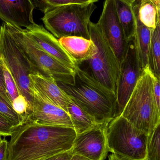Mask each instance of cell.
<instances>
[{"label":"cell","mask_w":160,"mask_h":160,"mask_svg":"<svg viewBox=\"0 0 160 160\" xmlns=\"http://www.w3.org/2000/svg\"><path fill=\"white\" fill-rule=\"evenodd\" d=\"M31 0H0V19L6 23L25 28L35 23Z\"/></svg>","instance_id":"5bb4252c"},{"label":"cell","mask_w":160,"mask_h":160,"mask_svg":"<svg viewBox=\"0 0 160 160\" xmlns=\"http://www.w3.org/2000/svg\"><path fill=\"white\" fill-rule=\"evenodd\" d=\"M107 125H98L77 134L71 150L74 155L89 160H105L109 152L106 138Z\"/></svg>","instance_id":"8fae6325"},{"label":"cell","mask_w":160,"mask_h":160,"mask_svg":"<svg viewBox=\"0 0 160 160\" xmlns=\"http://www.w3.org/2000/svg\"><path fill=\"white\" fill-rule=\"evenodd\" d=\"M0 95L6 100L8 102L11 103L6 90L5 85L4 79L3 74V69L0 64Z\"/></svg>","instance_id":"f546056e"},{"label":"cell","mask_w":160,"mask_h":160,"mask_svg":"<svg viewBox=\"0 0 160 160\" xmlns=\"http://www.w3.org/2000/svg\"><path fill=\"white\" fill-rule=\"evenodd\" d=\"M58 40L77 65L91 59L96 52L95 45L91 39L71 36L61 38Z\"/></svg>","instance_id":"2e32d148"},{"label":"cell","mask_w":160,"mask_h":160,"mask_svg":"<svg viewBox=\"0 0 160 160\" xmlns=\"http://www.w3.org/2000/svg\"><path fill=\"white\" fill-rule=\"evenodd\" d=\"M0 64L3 69L7 94L12 104L13 101L21 95L20 93L10 70L1 57H0Z\"/></svg>","instance_id":"cb8c5ba5"},{"label":"cell","mask_w":160,"mask_h":160,"mask_svg":"<svg viewBox=\"0 0 160 160\" xmlns=\"http://www.w3.org/2000/svg\"><path fill=\"white\" fill-rule=\"evenodd\" d=\"M160 79L156 76H153V85H154V92L156 98V102L159 108H160Z\"/></svg>","instance_id":"f1b7e54d"},{"label":"cell","mask_w":160,"mask_h":160,"mask_svg":"<svg viewBox=\"0 0 160 160\" xmlns=\"http://www.w3.org/2000/svg\"><path fill=\"white\" fill-rule=\"evenodd\" d=\"M146 160H160V125L148 135Z\"/></svg>","instance_id":"603a6c76"},{"label":"cell","mask_w":160,"mask_h":160,"mask_svg":"<svg viewBox=\"0 0 160 160\" xmlns=\"http://www.w3.org/2000/svg\"><path fill=\"white\" fill-rule=\"evenodd\" d=\"M76 135L70 127L25 122L10 136L8 160H43L69 151Z\"/></svg>","instance_id":"6da1fadb"},{"label":"cell","mask_w":160,"mask_h":160,"mask_svg":"<svg viewBox=\"0 0 160 160\" xmlns=\"http://www.w3.org/2000/svg\"><path fill=\"white\" fill-rule=\"evenodd\" d=\"M149 1L152 2L159 9H160V0H149Z\"/></svg>","instance_id":"d6a6232c"},{"label":"cell","mask_w":160,"mask_h":160,"mask_svg":"<svg viewBox=\"0 0 160 160\" xmlns=\"http://www.w3.org/2000/svg\"><path fill=\"white\" fill-rule=\"evenodd\" d=\"M142 71L132 40L129 43L126 53L120 63L116 94L117 116L120 114L124 109Z\"/></svg>","instance_id":"30bf717a"},{"label":"cell","mask_w":160,"mask_h":160,"mask_svg":"<svg viewBox=\"0 0 160 160\" xmlns=\"http://www.w3.org/2000/svg\"><path fill=\"white\" fill-rule=\"evenodd\" d=\"M136 0H114L116 14L128 42L133 40L137 25Z\"/></svg>","instance_id":"e0dca14e"},{"label":"cell","mask_w":160,"mask_h":160,"mask_svg":"<svg viewBox=\"0 0 160 160\" xmlns=\"http://www.w3.org/2000/svg\"><path fill=\"white\" fill-rule=\"evenodd\" d=\"M148 66L154 76L160 79V23L152 30L148 54Z\"/></svg>","instance_id":"44dd1931"},{"label":"cell","mask_w":160,"mask_h":160,"mask_svg":"<svg viewBox=\"0 0 160 160\" xmlns=\"http://www.w3.org/2000/svg\"><path fill=\"white\" fill-rule=\"evenodd\" d=\"M88 28L90 39L95 45L96 52L91 59L86 62L88 69L85 70L116 96L120 63L97 23L90 21Z\"/></svg>","instance_id":"52a82bcc"},{"label":"cell","mask_w":160,"mask_h":160,"mask_svg":"<svg viewBox=\"0 0 160 160\" xmlns=\"http://www.w3.org/2000/svg\"><path fill=\"white\" fill-rule=\"evenodd\" d=\"M153 76L149 66L143 69L119 115L147 135L160 125V108L154 94Z\"/></svg>","instance_id":"3957f363"},{"label":"cell","mask_w":160,"mask_h":160,"mask_svg":"<svg viewBox=\"0 0 160 160\" xmlns=\"http://www.w3.org/2000/svg\"><path fill=\"white\" fill-rule=\"evenodd\" d=\"M33 92V111L26 122L74 128L72 120L67 112L52 103L34 86Z\"/></svg>","instance_id":"7c38bea8"},{"label":"cell","mask_w":160,"mask_h":160,"mask_svg":"<svg viewBox=\"0 0 160 160\" xmlns=\"http://www.w3.org/2000/svg\"><path fill=\"white\" fill-rule=\"evenodd\" d=\"M73 155L74 154L72 150L70 149L69 151L57 154L43 160H70Z\"/></svg>","instance_id":"83f0119b"},{"label":"cell","mask_w":160,"mask_h":160,"mask_svg":"<svg viewBox=\"0 0 160 160\" xmlns=\"http://www.w3.org/2000/svg\"><path fill=\"white\" fill-rule=\"evenodd\" d=\"M57 83L99 125H107L117 116L116 95L79 66L74 70L73 84Z\"/></svg>","instance_id":"7a4b0ae2"},{"label":"cell","mask_w":160,"mask_h":160,"mask_svg":"<svg viewBox=\"0 0 160 160\" xmlns=\"http://www.w3.org/2000/svg\"><path fill=\"white\" fill-rule=\"evenodd\" d=\"M16 128L7 121L0 119V136H10Z\"/></svg>","instance_id":"484cf974"},{"label":"cell","mask_w":160,"mask_h":160,"mask_svg":"<svg viewBox=\"0 0 160 160\" xmlns=\"http://www.w3.org/2000/svg\"><path fill=\"white\" fill-rule=\"evenodd\" d=\"M0 119H1V120H3V121H7V122H8V121L7 120V119L5 118L3 116L1 113H0Z\"/></svg>","instance_id":"836d02e7"},{"label":"cell","mask_w":160,"mask_h":160,"mask_svg":"<svg viewBox=\"0 0 160 160\" xmlns=\"http://www.w3.org/2000/svg\"><path fill=\"white\" fill-rule=\"evenodd\" d=\"M109 152L124 160L145 159L148 135L118 115L106 126Z\"/></svg>","instance_id":"5b68a950"},{"label":"cell","mask_w":160,"mask_h":160,"mask_svg":"<svg viewBox=\"0 0 160 160\" xmlns=\"http://www.w3.org/2000/svg\"><path fill=\"white\" fill-rule=\"evenodd\" d=\"M67 112L71 118L77 134L83 133L98 125H99L94 118L81 108L72 99L68 106Z\"/></svg>","instance_id":"d6986e66"},{"label":"cell","mask_w":160,"mask_h":160,"mask_svg":"<svg viewBox=\"0 0 160 160\" xmlns=\"http://www.w3.org/2000/svg\"><path fill=\"white\" fill-rule=\"evenodd\" d=\"M152 30L140 21L137 11V25L133 41L142 70L148 66V54Z\"/></svg>","instance_id":"ac0fdd59"},{"label":"cell","mask_w":160,"mask_h":160,"mask_svg":"<svg viewBox=\"0 0 160 160\" xmlns=\"http://www.w3.org/2000/svg\"><path fill=\"white\" fill-rule=\"evenodd\" d=\"M0 57L10 70L21 95L27 100L31 114L33 111L34 92L33 86L29 76L38 72L15 43L5 23L0 27Z\"/></svg>","instance_id":"ba28073f"},{"label":"cell","mask_w":160,"mask_h":160,"mask_svg":"<svg viewBox=\"0 0 160 160\" xmlns=\"http://www.w3.org/2000/svg\"><path fill=\"white\" fill-rule=\"evenodd\" d=\"M35 8L45 13L47 10L57 7L71 4H86L99 0H31Z\"/></svg>","instance_id":"7402d4cb"},{"label":"cell","mask_w":160,"mask_h":160,"mask_svg":"<svg viewBox=\"0 0 160 160\" xmlns=\"http://www.w3.org/2000/svg\"><path fill=\"white\" fill-rule=\"evenodd\" d=\"M8 142L0 137V160H8Z\"/></svg>","instance_id":"4316f807"},{"label":"cell","mask_w":160,"mask_h":160,"mask_svg":"<svg viewBox=\"0 0 160 160\" xmlns=\"http://www.w3.org/2000/svg\"><path fill=\"white\" fill-rule=\"evenodd\" d=\"M70 160H89L77 155H73V157Z\"/></svg>","instance_id":"1f68e13d"},{"label":"cell","mask_w":160,"mask_h":160,"mask_svg":"<svg viewBox=\"0 0 160 160\" xmlns=\"http://www.w3.org/2000/svg\"><path fill=\"white\" fill-rule=\"evenodd\" d=\"M4 23L15 43L39 74L52 77L58 82L73 84L74 71L63 65L45 52L24 32L23 29Z\"/></svg>","instance_id":"8992f818"},{"label":"cell","mask_w":160,"mask_h":160,"mask_svg":"<svg viewBox=\"0 0 160 160\" xmlns=\"http://www.w3.org/2000/svg\"><path fill=\"white\" fill-rule=\"evenodd\" d=\"M0 113L4 117L8 123L15 128L23 124L20 117L15 112L12 104L0 95Z\"/></svg>","instance_id":"d4e9b609"},{"label":"cell","mask_w":160,"mask_h":160,"mask_svg":"<svg viewBox=\"0 0 160 160\" xmlns=\"http://www.w3.org/2000/svg\"><path fill=\"white\" fill-rule=\"evenodd\" d=\"M23 30L45 52L74 71L77 66L74 61L60 45L58 39L42 25L35 23Z\"/></svg>","instance_id":"4fadbf2b"},{"label":"cell","mask_w":160,"mask_h":160,"mask_svg":"<svg viewBox=\"0 0 160 160\" xmlns=\"http://www.w3.org/2000/svg\"><path fill=\"white\" fill-rule=\"evenodd\" d=\"M142 160H146V159Z\"/></svg>","instance_id":"e575fe53"},{"label":"cell","mask_w":160,"mask_h":160,"mask_svg":"<svg viewBox=\"0 0 160 160\" xmlns=\"http://www.w3.org/2000/svg\"><path fill=\"white\" fill-rule=\"evenodd\" d=\"M138 15L140 21L150 29L153 30L160 23V9L149 0H141Z\"/></svg>","instance_id":"ffe728a7"},{"label":"cell","mask_w":160,"mask_h":160,"mask_svg":"<svg viewBox=\"0 0 160 160\" xmlns=\"http://www.w3.org/2000/svg\"><path fill=\"white\" fill-rule=\"evenodd\" d=\"M97 24L121 63L126 53L129 42L126 39L118 20L114 0H105L101 16Z\"/></svg>","instance_id":"9c48e42d"},{"label":"cell","mask_w":160,"mask_h":160,"mask_svg":"<svg viewBox=\"0 0 160 160\" xmlns=\"http://www.w3.org/2000/svg\"><path fill=\"white\" fill-rule=\"evenodd\" d=\"M96 8L94 3L57 7L47 10L41 19L57 39L71 36L90 39L88 25Z\"/></svg>","instance_id":"277c9868"},{"label":"cell","mask_w":160,"mask_h":160,"mask_svg":"<svg viewBox=\"0 0 160 160\" xmlns=\"http://www.w3.org/2000/svg\"><path fill=\"white\" fill-rule=\"evenodd\" d=\"M29 76L33 86L42 96L67 112L71 98L59 86L56 80L52 77H46L39 73H33Z\"/></svg>","instance_id":"9a60e30c"},{"label":"cell","mask_w":160,"mask_h":160,"mask_svg":"<svg viewBox=\"0 0 160 160\" xmlns=\"http://www.w3.org/2000/svg\"><path fill=\"white\" fill-rule=\"evenodd\" d=\"M109 160H124L115 154H111L109 156Z\"/></svg>","instance_id":"4dcf8cb0"}]
</instances>
